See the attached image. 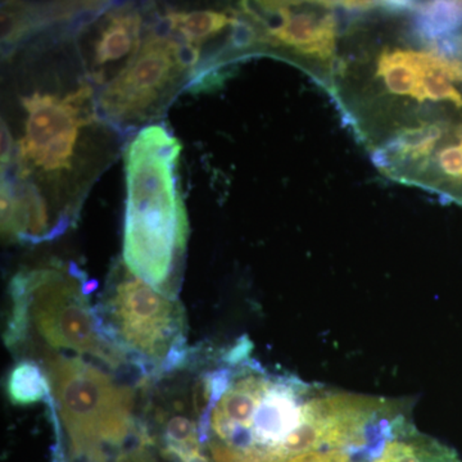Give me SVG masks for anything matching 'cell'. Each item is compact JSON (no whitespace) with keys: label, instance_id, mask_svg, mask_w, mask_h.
<instances>
[{"label":"cell","instance_id":"obj_1","mask_svg":"<svg viewBox=\"0 0 462 462\" xmlns=\"http://www.w3.org/2000/svg\"><path fill=\"white\" fill-rule=\"evenodd\" d=\"M328 90L370 151L462 114V58L411 3L348 11Z\"/></svg>","mask_w":462,"mask_h":462},{"label":"cell","instance_id":"obj_13","mask_svg":"<svg viewBox=\"0 0 462 462\" xmlns=\"http://www.w3.org/2000/svg\"><path fill=\"white\" fill-rule=\"evenodd\" d=\"M7 396L16 406L50 403V380L41 364L30 358H21L12 367L7 378Z\"/></svg>","mask_w":462,"mask_h":462},{"label":"cell","instance_id":"obj_10","mask_svg":"<svg viewBox=\"0 0 462 462\" xmlns=\"http://www.w3.org/2000/svg\"><path fill=\"white\" fill-rule=\"evenodd\" d=\"M160 18L170 32L202 58V63L207 47H218L223 51L224 66L239 58L236 36L243 23L240 5L225 8H167Z\"/></svg>","mask_w":462,"mask_h":462},{"label":"cell","instance_id":"obj_5","mask_svg":"<svg viewBox=\"0 0 462 462\" xmlns=\"http://www.w3.org/2000/svg\"><path fill=\"white\" fill-rule=\"evenodd\" d=\"M36 363L50 380L48 407L71 460L109 462L136 442L142 383H125L118 372L78 356L48 355Z\"/></svg>","mask_w":462,"mask_h":462},{"label":"cell","instance_id":"obj_7","mask_svg":"<svg viewBox=\"0 0 462 462\" xmlns=\"http://www.w3.org/2000/svg\"><path fill=\"white\" fill-rule=\"evenodd\" d=\"M200 63L202 58L170 32L154 11L138 53L97 90L100 117L120 136L157 124L182 88L193 85Z\"/></svg>","mask_w":462,"mask_h":462},{"label":"cell","instance_id":"obj_8","mask_svg":"<svg viewBox=\"0 0 462 462\" xmlns=\"http://www.w3.org/2000/svg\"><path fill=\"white\" fill-rule=\"evenodd\" d=\"M251 32L252 54L282 57L327 87L342 26L334 2L240 3Z\"/></svg>","mask_w":462,"mask_h":462},{"label":"cell","instance_id":"obj_6","mask_svg":"<svg viewBox=\"0 0 462 462\" xmlns=\"http://www.w3.org/2000/svg\"><path fill=\"white\" fill-rule=\"evenodd\" d=\"M96 314L105 338L143 380L181 369L196 349L188 343L187 314L180 300L151 287L123 258L109 270Z\"/></svg>","mask_w":462,"mask_h":462},{"label":"cell","instance_id":"obj_14","mask_svg":"<svg viewBox=\"0 0 462 462\" xmlns=\"http://www.w3.org/2000/svg\"><path fill=\"white\" fill-rule=\"evenodd\" d=\"M111 462H158L154 451L138 438L136 442L125 448Z\"/></svg>","mask_w":462,"mask_h":462},{"label":"cell","instance_id":"obj_12","mask_svg":"<svg viewBox=\"0 0 462 462\" xmlns=\"http://www.w3.org/2000/svg\"><path fill=\"white\" fill-rule=\"evenodd\" d=\"M102 7L99 3H57L53 5H32L27 3H5L2 7V44L14 50L33 32L54 23L85 16Z\"/></svg>","mask_w":462,"mask_h":462},{"label":"cell","instance_id":"obj_2","mask_svg":"<svg viewBox=\"0 0 462 462\" xmlns=\"http://www.w3.org/2000/svg\"><path fill=\"white\" fill-rule=\"evenodd\" d=\"M17 98L23 120L17 135L9 132L14 149L2 162V234L38 245L78 220L120 134L100 117L97 88L85 74L48 79Z\"/></svg>","mask_w":462,"mask_h":462},{"label":"cell","instance_id":"obj_11","mask_svg":"<svg viewBox=\"0 0 462 462\" xmlns=\"http://www.w3.org/2000/svg\"><path fill=\"white\" fill-rule=\"evenodd\" d=\"M355 462H462L452 447L422 433L410 411L370 443Z\"/></svg>","mask_w":462,"mask_h":462},{"label":"cell","instance_id":"obj_3","mask_svg":"<svg viewBox=\"0 0 462 462\" xmlns=\"http://www.w3.org/2000/svg\"><path fill=\"white\" fill-rule=\"evenodd\" d=\"M181 144L162 124L134 134L126 176L123 261L161 293L179 298L190 227L178 167Z\"/></svg>","mask_w":462,"mask_h":462},{"label":"cell","instance_id":"obj_9","mask_svg":"<svg viewBox=\"0 0 462 462\" xmlns=\"http://www.w3.org/2000/svg\"><path fill=\"white\" fill-rule=\"evenodd\" d=\"M153 12L143 5H103L80 26L76 38L79 60L97 90L138 53Z\"/></svg>","mask_w":462,"mask_h":462},{"label":"cell","instance_id":"obj_4","mask_svg":"<svg viewBox=\"0 0 462 462\" xmlns=\"http://www.w3.org/2000/svg\"><path fill=\"white\" fill-rule=\"evenodd\" d=\"M96 288L97 282L74 263L54 261L21 269L8 288L5 343L9 351L17 360L78 356L115 372L133 369L100 331L90 302Z\"/></svg>","mask_w":462,"mask_h":462},{"label":"cell","instance_id":"obj_15","mask_svg":"<svg viewBox=\"0 0 462 462\" xmlns=\"http://www.w3.org/2000/svg\"><path fill=\"white\" fill-rule=\"evenodd\" d=\"M452 39H454L456 50L462 58V23L456 27L455 32H452Z\"/></svg>","mask_w":462,"mask_h":462}]
</instances>
